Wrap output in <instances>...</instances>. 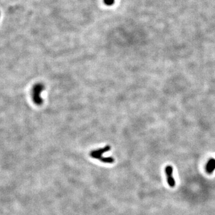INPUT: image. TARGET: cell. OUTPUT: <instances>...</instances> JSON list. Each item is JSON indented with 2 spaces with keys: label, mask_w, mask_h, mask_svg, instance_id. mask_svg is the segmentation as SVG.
<instances>
[{
  "label": "cell",
  "mask_w": 215,
  "mask_h": 215,
  "mask_svg": "<svg viewBox=\"0 0 215 215\" xmlns=\"http://www.w3.org/2000/svg\"><path fill=\"white\" fill-rule=\"evenodd\" d=\"M45 87L43 84L39 83L34 86L32 88V99L34 103L37 105H41L43 103V99L41 97V93H42Z\"/></svg>",
  "instance_id": "6da1fadb"
},
{
  "label": "cell",
  "mask_w": 215,
  "mask_h": 215,
  "mask_svg": "<svg viewBox=\"0 0 215 215\" xmlns=\"http://www.w3.org/2000/svg\"><path fill=\"white\" fill-rule=\"evenodd\" d=\"M110 150H111V146L109 145H107L102 148H99L98 149H96V150H93V151H91L90 152V156L93 158L100 160L101 158L103 157L102 155L104 153H105Z\"/></svg>",
  "instance_id": "7a4b0ae2"
},
{
  "label": "cell",
  "mask_w": 215,
  "mask_h": 215,
  "mask_svg": "<svg viewBox=\"0 0 215 215\" xmlns=\"http://www.w3.org/2000/svg\"><path fill=\"white\" fill-rule=\"evenodd\" d=\"M173 169L171 166H166L165 169V172L167 176V181L169 185L173 188L176 185L175 180L173 176Z\"/></svg>",
  "instance_id": "3957f363"
},
{
  "label": "cell",
  "mask_w": 215,
  "mask_h": 215,
  "mask_svg": "<svg viewBox=\"0 0 215 215\" xmlns=\"http://www.w3.org/2000/svg\"><path fill=\"white\" fill-rule=\"evenodd\" d=\"M206 172L208 173H212L215 170V159L212 158L209 160L206 166Z\"/></svg>",
  "instance_id": "277c9868"
},
{
  "label": "cell",
  "mask_w": 215,
  "mask_h": 215,
  "mask_svg": "<svg viewBox=\"0 0 215 215\" xmlns=\"http://www.w3.org/2000/svg\"><path fill=\"white\" fill-rule=\"evenodd\" d=\"M100 161L103 162V163H108V164H112L115 161V159L112 157H103L101 158Z\"/></svg>",
  "instance_id": "5b68a950"
},
{
  "label": "cell",
  "mask_w": 215,
  "mask_h": 215,
  "mask_svg": "<svg viewBox=\"0 0 215 215\" xmlns=\"http://www.w3.org/2000/svg\"><path fill=\"white\" fill-rule=\"evenodd\" d=\"M104 2L108 5H111L114 4V0H104Z\"/></svg>",
  "instance_id": "8992f818"
}]
</instances>
